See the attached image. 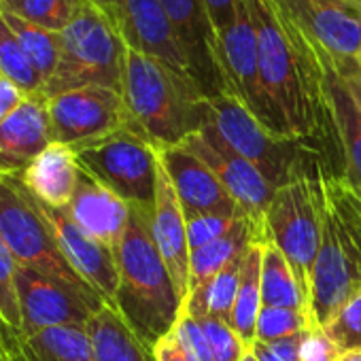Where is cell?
I'll use <instances>...</instances> for the list:
<instances>
[{"mask_svg": "<svg viewBox=\"0 0 361 361\" xmlns=\"http://www.w3.org/2000/svg\"><path fill=\"white\" fill-rule=\"evenodd\" d=\"M357 62H359V66H361V45H359V51H357Z\"/></svg>", "mask_w": 361, "mask_h": 361, "instance_id": "7dc6e473", "label": "cell"}, {"mask_svg": "<svg viewBox=\"0 0 361 361\" xmlns=\"http://www.w3.org/2000/svg\"><path fill=\"white\" fill-rule=\"evenodd\" d=\"M204 5L209 9L211 22H213L215 32L219 37V32L226 30L230 26V22L234 20V13L240 5V0H204Z\"/></svg>", "mask_w": 361, "mask_h": 361, "instance_id": "f35d334b", "label": "cell"}, {"mask_svg": "<svg viewBox=\"0 0 361 361\" xmlns=\"http://www.w3.org/2000/svg\"><path fill=\"white\" fill-rule=\"evenodd\" d=\"M83 5L85 0H0V13L62 32Z\"/></svg>", "mask_w": 361, "mask_h": 361, "instance_id": "f1b7e54d", "label": "cell"}, {"mask_svg": "<svg viewBox=\"0 0 361 361\" xmlns=\"http://www.w3.org/2000/svg\"><path fill=\"white\" fill-rule=\"evenodd\" d=\"M92 5H96L100 11H104L111 20L115 18V7H117V0H90Z\"/></svg>", "mask_w": 361, "mask_h": 361, "instance_id": "7bdbcfd3", "label": "cell"}, {"mask_svg": "<svg viewBox=\"0 0 361 361\" xmlns=\"http://www.w3.org/2000/svg\"><path fill=\"white\" fill-rule=\"evenodd\" d=\"M3 338L5 361H96L87 327H49L28 336L3 327Z\"/></svg>", "mask_w": 361, "mask_h": 361, "instance_id": "7402d4cb", "label": "cell"}, {"mask_svg": "<svg viewBox=\"0 0 361 361\" xmlns=\"http://www.w3.org/2000/svg\"><path fill=\"white\" fill-rule=\"evenodd\" d=\"M149 228L155 247L185 304V298L190 295V255H192L190 240H188V221L161 164L157 170L155 209L153 215L149 217Z\"/></svg>", "mask_w": 361, "mask_h": 361, "instance_id": "e0dca14e", "label": "cell"}, {"mask_svg": "<svg viewBox=\"0 0 361 361\" xmlns=\"http://www.w3.org/2000/svg\"><path fill=\"white\" fill-rule=\"evenodd\" d=\"M251 243H259L255 226L240 217L236 226L221 238L192 251L190 255V293L202 289L217 272H221L238 253H243Z\"/></svg>", "mask_w": 361, "mask_h": 361, "instance_id": "cb8c5ba5", "label": "cell"}, {"mask_svg": "<svg viewBox=\"0 0 361 361\" xmlns=\"http://www.w3.org/2000/svg\"><path fill=\"white\" fill-rule=\"evenodd\" d=\"M240 217H226V215H196L185 217L188 221V240L190 249L196 251L200 247H207L209 243L226 236Z\"/></svg>", "mask_w": 361, "mask_h": 361, "instance_id": "e575fe53", "label": "cell"}, {"mask_svg": "<svg viewBox=\"0 0 361 361\" xmlns=\"http://www.w3.org/2000/svg\"><path fill=\"white\" fill-rule=\"evenodd\" d=\"M251 353H253V357L257 359V361H285L274 348H272V344H268V342H253V346L249 348Z\"/></svg>", "mask_w": 361, "mask_h": 361, "instance_id": "b9f144b4", "label": "cell"}, {"mask_svg": "<svg viewBox=\"0 0 361 361\" xmlns=\"http://www.w3.org/2000/svg\"><path fill=\"white\" fill-rule=\"evenodd\" d=\"M314 49L321 66V81L329 119L334 123L340 147L342 174L361 192V111L350 96L346 83L342 81L334 58L319 43H314Z\"/></svg>", "mask_w": 361, "mask_h": 361, "instance_id": "ac0fdd59", "label": "cell"}, {"mask_svg": "<svg viewBox=\"0 0 361 361\" xmlns=\"http://www.w3.org/2000/svg\"><path fill=\"white\" fill-rule=\"evenodd\" d=\"M329 56H331V54H329ZM331 58H334V56H331ZM334 64H336V68H338L342 81L346 83L350 96L355 98V102H357V106H359V111H361V66H359L357 58H353V60H336V58H334Z\"/></svg>", "mask_w": 361, "mask_h": 361, "instance_id": "60d3db41", "label": "cell"}, {"mask_svg": "<svg viewBox=\"0 0 361 361\" xmlns=\"http://www.w3.org/2000/svg\"><path fill=\"white\" fill-rule=\"evenodd\" d=\"M121 98L126 128L155 149L183 145L209 123V98L190 75L132 49L126 51Z\"/></svg>", "mask_w": 361, "mask_h": 361, "instance_id": "6da1fadb", "label": "cell"}, {"mask_svg": "<svg viewBox=\"0 0 361 361\" xmlns=\"http://www.w3.org/2000/svg\"><path fill=\"white\" fill-rule=\"evenodd\" d=\"M79 168L130 207L153 215L159 157L153 145L121 128L104 138L73 147Z\"/></svg>", "mask_w": 361, "mask_h": 361, "instance_id": "8992f818", "label": "cell"}, {"mask_svg": "<svg viewBox=\"0 0 361 361\" xmlns=\"http://www.w3.org/2000/svg\"><path fill=\"white\" fill-rule=\"evenodd\" d=\"M0 361H5V359H3V355H0Z\"/></svg>", "mask_w": 361, "mask_h": 361, "instance_id": "c3c4849f", "label": "cell"}, {"mask_svg": "<svg viewBox=\"0 0 361 361\" xmlns=\"http://www.w3.org/2000/svg\"><path fill=\"white\" fill-rule=\"evenodd\" d=\"M340 355L361 350V289L323 327Z\"/></svg>", "mask_w": 361, "mask_h": 361, "instance_id": "1f68e13d", "label": "cell"}, {"mask_svg": "<svg viewBox=\"0 0 361 361\" xmlns=\"http://www.w3.org/2000/svg\"><path fill=\"white\" fill-rule=\"evenodd\" d=\"M149 217L130 207L128 228L115 249L119 287L113 308L153 348L159 338L172 331L183 310V298L155 247Z\"/></svg>", "mask_w": 361, "mask_h": 361, "instance_id": "7a4b0ae2", "label": "cell"}, {"mask_svg": "<svg viewBox=\"0 0 361 361\" xmlns=\"http://www.w3.org/2000/svg\"><path fill=\"white\" fill-rule=\"evenodd\" d=\"M0 238L18 264L92 289L62 255L35 196L22 185L18 174H0Z\"/></svg>", "mask_w": 361, "mask_h": 361, "instance_id": "52a82bcc", "label": "cell"}, {"mask_svg": "<svg viewBox=\"0 0 361 361\" xmlns=\"http://www.w3.org/2000/svg\"><path fill=\"white\" fill-rule=\"evenodd\" d=\"M0 77L20 85L28 96L43 94L45 90L43 79L35 71L30 58L26 56L3 13H0Z\"/></svg>", "mask_w": 361, "mask_h": 361, "instance_id": "f546056e", "label": "cell"}, {"mask_svg": "<svg viewBox=\"0 0 361 361\" xmlns=\"http://www.w3.org/2000/svg\"><path fill=\"white\" fill-rule=\"evenodd\" d=\"M51 142L77 147L126 128V106L119 92L81 87L47 98Z\"/></svg>", "mask_w": 361, "mask_h": 361, "instance_id": "8fae6325", "label": "cell"}, {"mask_svg": "<svg viewBox=\"0 0 361 361\" xmlns=\"http://www.w3.org/2000/svg\"><path fill=\"white\" fill-rule=\"evenodd\" d=\"M262 304L264 308H298L308 312L289 262L272 243L262 247Z\"/></svg>", "mask_w": 361, "mask_h": 361, "instance_id": "4316f807", "label": "cell"}, {"mask_svg": "<svg viewBox=\"0 0 361 361\" xmlns=\"http://www.w3.org/2000/svg\"><path fill=\"white\" fill-rule=\"evenodd\" d=\"M87 334L96 361H155L153 348H149L109 304L90 319Z\"/></svg>", "mask_w": 361, "mask_h": 361, "instance_id": "603a6c76", "label": "cell"}, {"mask_svg": "<svg viewBox=\"0 0 361 361\" xmlns=\"http://www.w3.org/2000/svg\"><path fill=\"white\" fill-rule=\"evenodd\" d=\"M26 92L16 85L13 81L0 77V123H3L24 100H26Z\"/></svg>", "mask_w": 361, "mask_h": 361, "instance_id": "ab89813d", "label": "cell"}, {"mask_svg": "<svg viewBox=\"0 0 361 361\" xmlns=\"http://www.w3.org/2000/svg\"><path fill=\"white\" fill-rule=\"evenodd\" d=\"M310 329V317L298 308H262L257 319V342H276Z\"/></svg>", "mask_w": 361, "mask_h": 361, "instance_id": "d6a6232c", "label": "cell"}, {"mask_svg": "<svg viewBox=\"0 0 361 361\" xmlns=\"http://www.w3.org/2000/svg\"><path fill=\"white\" fill-rule=\"evenodd\" d=\"M37 200V198H35ZM43 217L47 219L58 247L71 268L109 304L115 306V295L119 287V272L115 251L90 234H85L71 217L68 209H54L37 200Z\"/></svg>", "mask_w": 361, "mask_h": 361, "instance_id": "5bb4252c", "label": "cell"}, {"mask_svg": "<svg viewBox=\"0 0 361 361\" xmlns=\"http://www.w3.org/2000/svg\"><path fill=\"white\" fill-rule=\"evenodd\" d=\"M217 43H219L217 49L219 66L224 73L228 94L234 96L247 111H251V115L264 128H268L276 136H283L262 85L257 35L249 9V0H240L234 20L226 30L219 32Z\"/></svg>", "mask_w": 361, "mask_h": 361, "instance_id": "9c48e42d", "label": "cell"}, {"mask_svg": "<svg viewBox=\"0 0 361 361\" xmlns=\"http://www.w3.org/2000/svg\"><path fill=\"white\" fill-rule=\"evenodd\" d=\"M161 168L166 170L170 183L176 192L185 217L196 215H226V217H245L236 200L230 196L226 185L213 168L202 161L196 153L183 145L155 149Z\"/></svg>", "mask_w": 361, "mask_h": 361, "instance_id": "4fadbf2b", "label": "cell"}, {"mask_svg": "<svg viewBox=\"0 0 361 361\" xmlns=\"http://www.w3.org/2000/svg\"><path fill=\"white\" fill-rule=\"evenodd\" d=\"M291 20L336 60L357 58L361 3L355 0H276Z\"/></svg>", "mask_w": 361, "mask_h": 361, "instance_id": "9a60e30c", "label": "cell"}, {"mask_svg": "<svg viewBox=\"0 0 361 361\" xmlns=\"http://www.w3.org/2000/svg\"><path fill=\"white\" fill-rule=\"evenodd\" d=\"M3 348H5V338H3V327H0V355H3Z\"/></svg>", "mask_w": 361, "mask_h": 361, "instance_id": "bcb514c9", "label": "cell"}, {"mask_svg": "<svg viewBox=\"0 0 361 361\" xmlns=\"http://www.w3.org/2000/svg\"><path fill=\"white\" fill-rule=\"evenodd\" d=\"M126 43L113 20L90 0L60 32V60L43 90L45 98L81 87H109L121 94Z\"/></svg>", "mask_w": 361, "mask_h": 361, "instance_id": "277c9868", "label": "cell"}, {"mask_svg": "<svg viewBox=\"0 0 361 361\" xmlns=\"http://www.w3.org/2000/svg\"><path fill=\"white\" fill-rule=\"evenodd\" d=\"M81 168L73 147L51 142L45 147L20 174L22 185L43 204L54 209H68L77 185Z\"/></svg>", "mask_w": 361, "mask_h": 361, "instance_id": "44dd1931", "label": "cell"}, {"mask_svg": "<svg viewBox=\"0 0 361 361\" xmlns=\"http://www.w3.org/2000/svg\"><path fill=\"white\" fill-rule=\"evenodd\" d=\"M16 285L22 336L49 327H87L90 319L106 304L94 289L54 279L22 264H18Z\"/></svg>", "mask_w": 361, "mask_h": 361, "instance_id": "ba28073f", "label": "cell"}, {"mask_svg": "<svg viewBox=\"0 0 361 361\" xmlns=\"http://www.w3.org/2000/svg\"><path fill=\"white\" fill-rule=\"evenodd\" d=\"M159 3L185 54L190 75L204 96L211 100L219 94H228L219 66L217 32L204 0H159Z\"/></svg>", "mask_w": 361, "mask_h": 361, "instance_id": "7c38bea8", "label": "cell"}, {"mask_svg": "<svg viewBox=\"0 0 361 361\" xmlns=\"http://www.w3.org/2000/svg\"><path fill=\"white\" fill-rule=\"evenodd\" d=\"M172 334L196 357V361H213L209 338H207L200 321L194 314H190L188 310H180V314L172 327Z\"/></svg>", "mask_w": 361, "mask_h": 361, "instance_id": "d590c367", "label": "cell"}, {"mask_svg": "<svg viewBox=\"0 0 361 361\" xmlns=\"http://www.w3.org/2000/svg\"><path fill=\"white\" fill-rule=\"evenodd\" d=\"M340 353L323 329H308L302 344V361H338Z\"/></svg>", "mask_w": 361, "mask_h": 361, "instance_id": "8d00e7d4", "label": "cell"}, {"mask_svg": "<svg viewBox=\"0 0 361 361\" xmlns=\"http://www.w3.org/2000/svg\"><path fill=\"white\" fill-rule=\"evenodd\" d=\"M262 247L264 243H253L247 249V259L232 310L230 327L240 338L243 346L249 350L257 336V319L264 308L262 304Z\"/></svg>", "mask_w": 361, "mask_h": 361, "instance_id": "484cf974", "label": "cell"}, {"mask_svg": "<svg viewBox=\"0 0 361 361\" xmlns=\"http://www.w3.org/2000/svg\"><path fill=\"white\" fill-rule=\"evenodd\" d=\"M247 249L243 253H238L221 272H217L202 289L192 291L185 298L183 310H188L194 317L207 314V317L219 319V321L230 325L238 285H240V276H243V268H245V259H247Z\"/></svg>", "mask_w": 361, "mask_h": 361, "instance_id": "d4e9b609", "label": "cell"}, {"mask_svg": "<svg viewBox=\"0 0 361 361\" xmlns=\"http://www.w3.org/2000/svg\"><path fill=\"white\" fill-rule=\"evenodd\" d=\"M338 361H361V350H355V353H346V355H340Z\"/></svg>", "mask_w": 361, "mask_h": 361, "instance_id": "ee69618b", "label": "cell"}, {"mask_svg": "<svg viewBox=\"0 0 361 361\" xmlns=\"http://www.w3.org/2000/svg\"><path fill=\"white\" fill-rule=\"evenodd\" d=\"M209 338L211 344V353H213V361H240L245 355V346L240 342V338L234 334V329L213 317H196Z\"/></svg>", "mask_w": 361, "mask_h": 361, "instance_id": "836d02e7", "label": "cell"}, {"mask_svg": "<svg viewBox=\"0 0 361 361\" xmlns=\"http://www.w3.org/2000/svg\"><path fill=\"white\" fill-rule=\"evenodd\" d=\"M113 24L128 49L190 75L185 54L159 0H117Z\"/></svg>", "mask_w": 361, "mask_h": 361, "instance_id": "2e32d148", "label": "cell"}, {"mask_svg": "<svg viewBox=\"0 0 361 361\" xmlns=\"http://www.w3.org/2000/svg\"><path fill=\"white\" fill-rule=\"evenodd\" d=\"M355 3H361V0H355Z\"/></svg>", "mask_w": 361, "mask_h": 361, "instance_id": "681fc988", "label": "cell"}, {"mask_svg": "<svg viewBox=\"0 0 361 361\" xmlns=\"http://www.w3.org/2000/svg\"><path fill=\"white\" fill-rule=\"evenodd\" d=\"M16 274H18V259L13 257L5 240L0 238V325L7 331L20 334L22 312H20Z\"/></svg>", "mask_w": 361, "mask_h": 361, "instance_id": "4dcf8cb0", "label": "cell"}, {"mask_svg": "<svg viewBox=\"0 0 361 361\" xmlns=\"http://www.w3.org/2000/svg\"><path fill=\"white\" fill-rule=\"evenodd\" d=\"M240 361H257L255 357H253V353L251 350H245V355H243V359Z\"/></svg>", "mask_w": 361, "mask_h": 361, "instance_id": "f6af8a7d", "label": "cell"}, {"mask_svg": "<svg viewBox=\"0 0 361 361\" xmlns=\"http://www.w3.org/2000/svg\"><path fill=\"white\" fill-rule=\"evenodd\" d=\"M68 213L85 234L111 247L113 251L117 249L130 221V204L83 170L77 192L68 204Z\"/></svg>", "mask_w": 361, "mask_h": 361, "instance_id": "ffe728a7", "label": "cell"}, {"mask_svg": "<svg viewBox=\"0 0 361 361\" xmlns=\"http://www.w3.org/2000/svg\"><path fill=\"white\" fill-rule=\"evenodd\" d=\"M153 357L155 361H196V357L180 344V340L172 331L155 342Z\"/></svg>", "mask_w": 361, "mask_h": 361, "instance_id": "74e56055", "label": "cell"}, {"mask_svg": "<svg viewBox=\"0 0 361 361\" xmlns=\"http://www.w3.org/2000/svg\"><path fill=\"white\" fill-rule=\"evenodd\" d=\"M209 109L211 126L238 155L264 174L274 190L287 185L314 157H323L310 142L272 134L230 94L211 98Z\"/></svg>", "mask_w": 361, "mask_h": 361, "instance_id": "5b68a950", "label": "cell"}, {"mask_svg": "<svg viewBox=\"0 0 361 361\" xmlns=\"http://www.w3.org/2000/svg\"><path fill=\"white\" fill-rule=\"evenodd\" d=\"M325 207L323 157H314L295 178L279 188L266 209V243H272L289 262L310 304V279L321 240V219Z\"/></svg>", "mask_w": 361, "mask_h": 361, "instance_id": "3957f363", "label": "cell"}, {"mask_svg": "<svg viewBox=\"0 0 361 361\" xmlns=\"http://www.w3.org/2000/svg\"><path fill=\"white\" fill-rule=\"evenodd\" d=\"M185 149L196 153L202 161H207L219 180L226 185L230 196L236 200L245 217L255 226L259 234V243H266V209L274 196V188L264 178V174L243 155H238L221 134L211 126V121L194 136L183 142Z\"/></svg>", "mask_w": 361, "mask_h": 361, "instance_id": "30bf717a", "label": "cell"}, {"mask_svg": "<svg viewBox=\"0 0 361 361\" xmlns=\"http://www.w3.org/2000/svg\"><path fill=\"white\" fill-rule=\"evenodd\" d=\"M51 145L47 98L26 100L0 123V174H20L45 147Z\"/></svg>", "mask_w": 361, "mask_h": 361, "instance_id": "d6986e66", "label": "cell"}, {"mask_svg": "<svg viewBox=\"0 0 361 361\" xmlns=\"http://www.w3.org/2000/svg\"><path fill=\"white\" fill-rule=\"evenodd\" d=\"M5 20L9 24V28L13 30V35L18 37L20 45L24 47L26 56L30 58L35 71L47 85L49 79L54 77V73L58 68V60H60V32L35 26V24L24 22L13 16H5Z\"/></svg>", "mask_w": 361, "mask_h": 361, "instance_id": "83f0119b", "label": "cell"}]
</instances>
